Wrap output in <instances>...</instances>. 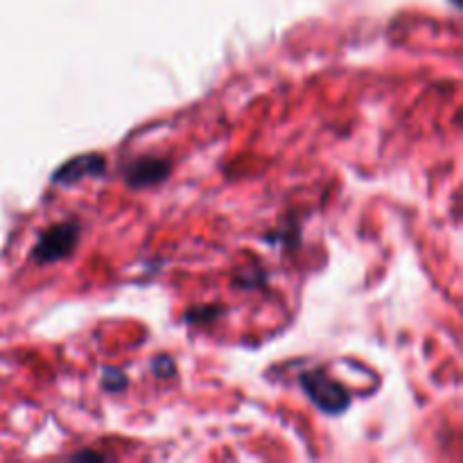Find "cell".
Wrapping results in <instances>:
<instances>
[{"mask_svg":"<svg viewBox=\"0 0 463 463\" xmlns=\"http://www.w3.org/2000/svg\"><path fill=\"white\" fill-rule=\"evenodd\" d=\"M172 175V161L163 156H136L122 170L125 185L131 190H149L165 184Z\"/></svg>","mask_w":463,"mask_h":463,"instance_id":"3957f363","label":"cell"},{"mask_svg":"<svg viewBox=\"0 0 463 463\" xmlns=\"http://www.w3.org/2000/svg\"><path fill=\"white\" fill-rule=\"evenodd\" d=\"M72 457H75V459H104L102 452H95V450H80Z\"/></svg>","mask_w":463,"mask_h":463,"instance_id":"9c48e42d","label":"cell"},{"mask_svg":"<svg viewBox=\"0 0 463 463\" xmlns=\"http://www.w3.org/2000/svg\"><path fill=\"white\" fill-rule=\"evenodd\" d=\"M222 307H211V306H203V307H194V310H190L188 315V321H194V324H202V321H215L213 317H220L222 315Z\"/></svg>","mask_w":463,"mask_h":463,"instance_id":"52a82bcc","label":"cell"},{"mask_svg":"<svg viewBox=\"0 0 463 463\" xmlns=\"http://www.w3.org/2000/svg\"><path fill=\"white\" fill-rule=\"evenodd\" d=\"M152 371L158 378H172L175 375V362H172V357L161 355L152 362Z\"/></svg>","mask_w":463,"mask_h":463,"instance_id":"ba28073f","label":"cell"},{"mask_svg":"<svg viewBox=\"0 0 463 463\" xmlns=\"http://www.w3.org/2000/svg\"><path fill=\"white\" fill-rule=\"evenodd\" d=\"M81 238V224L75 220H63L45 229L36 240L30 258L36 265H54L72 256Z\"/></svg>","mask_w":463,"mask_h":463,"instance_id":"6da1fadb","label":"cell"},{"mask_svg":"<svg viewBox=\"0 0 463 463\" xmlns=\"http://www.w3.org/2000/svg\"><path fill=\"white\" fill-rule=\"evenodd\" d=\"M107 170V158L102 154H77L71 161L61 163L54 170L52 184L54 185H75L80 181L90 179V176H102Z\"/></svg>","mask_w":463,"mask_h":463,"instance_id":"277c9868","label":"cell"},{"mask_svg":"<svg viewBox=\"0 0 463 463\" xmlns=\"http://www.w3.org/2000/svg\"><path fill=\"white\" fill-rule=\"evenodd\" d=\"M301 387L306 392V396L319 407L324 414L337 416L342 411L348 410L351 405V393L333 380L330 375H326L324 371H307L301 375Z\"/></svg>","mask_w":463,"mask_h":463,"instance_id":"7a4b0ae2","label":"cell"},{"mask_svg":"<svg viewBox=\"0 0 463 463\" xmlns=\"http://www.w3.org/2000/svg\"><path fill=\"white\" fill-rule=\"evenodd\" d=\"M127 384H129V378H127L125 371H120V369H104L102 387L107 389L109 393L125 392Z\"/></svg>","mask_w":463,"mask_h":463,"instance_id":"8992f818","label":"cell"},{"mask_svg":"<svg viewBox=\"0 0 463 463\" xmlns=\"http://www.w3.org/2000/svg\"><path fill=\"white\" fill-rule=\"evenodd\" d=\"M452 5H455V7H459V0H452Z\"/></svg>","mask_w":463,"mask_h":463,"instance_id":"30bf717a","label":"cell"},{"mask_svg":"<svg viewBox=\"0 0 463 463\" xmlns=\"http://www.w3.org/2000/svg\"><path fill=\"white\" fill-rule=\"evenodd\" d=\"M265 283H267V274L262 269H258V267H247V269L238 271L233 279L235 288H242V289H256V288H262Z\"/></svg>","mask_w":463,"mask_h":463,"instance_id":"5b68a950","label":"cell"}]
</instances>
